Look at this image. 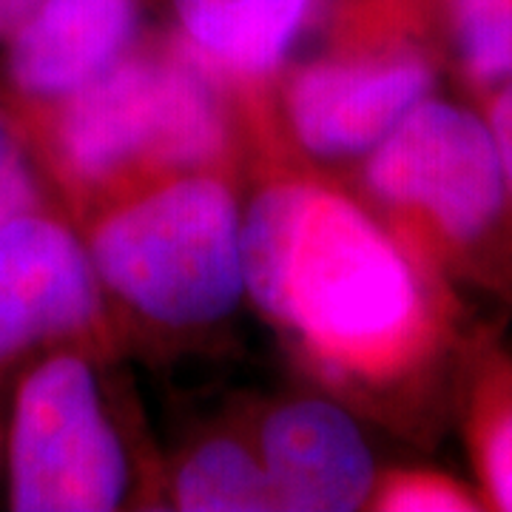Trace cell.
<instances>
[{"label": "cell", "mask_w": 512, "mask_h": 512, "mask_svg": "<svg viewBox=\"0 0 512 512\" xmlns=\"http://www.w3.org/2000/svg\"><path fill=\"white\" fill-rule=\"evenodd\" d=\"M242 279L265 319L325 379L376 387L433 345L419 254L333 185L282 174L242 211Z\"/></svg>", "instance_id": "6da1fadb"}, {"label": "cell", "mask_w": 512, "mask_h": 512, "mask_svg": "<svg viewBox=\"0 0 512 512\" xmlns=\"http://www.w3.org/2000/svg\"><path fill=\"white\" fill-rule=\"evenodd\" d=\"M83 211L177 174L228 168L222 80L180 46L131 55L66 100L12 114Z\"/></svg>", "instance_id": "7a4b0ae2"}, {"label": "cell", "mask_w": 512, "mask_h": 512, "mask_svg": "<svg viewBox=\"0 0 512 512\" xmlns=\"http://www.w3.org/2000/svg\"><path fill=\"white\" fill-rule=\"evenodd\" d=\"M103 293L163 328H205L245 296L228 168L177 174L100 205L83 234Z\"/></svg>", "instance_id": "3957f363"}, {"label": "cell", "mask_w": 512, "mask_h": 512, "mask_svg": "<svg viewBox=\"0 0 512 512\" xmlns=\"http://www.w3.org/2000/svg\"><path fill=\"white\" fill-rule=\"evenodd\" d=\"M362 183L396 225L441 248L481 242L510 205L487 117L433 94L365 154Z\"/></svg>", "instance_id": "277c9868"}, {"label": "cell", "mask_w": 512, "mask_h": 512, "mask_svg": "<svg viewBox=\"0 0 512 512\" xmlns=\"http://www.w3.org/2000/svg\"><path fill=\"white\" fill-rule=\"evenodd\" d=\"M6 461L12 510L106 512L123 504L126 447L80 353H52L20 379Z\"/></svg>", "instance_id": "5b68a950"}, {"label": "cell", "mask_w": 512, "mask_h": 512, "mask_svg": "<svg viewBox=\"0 0 512 512\" xmlns=\"http://www.w3.org/2000/svg\"><path fill=\"white\" fill-rule=\"evenodd\" d=\"M436 89V69L407 46L342 49L288 77L282 109L291 137L313 160H359Z\"/></svg>", "instance_id": "8992f818"}, {"label": "cell", "mask_w": 512, "mask_h": 512, "mask_svg": "<svg viewBox=\"0 0 512 512\" xmlns=\"http://www.w3.org/2000/svg\"><path fill=\"white\" fill-rule=\"evenodd\" d=\"M103 285L83 237L49 211L0 231V367L83 336L100 322Z\"/></svg>", "instance_id": "52a82bcc"}, {"label": "cell", "mask_w": 512, "mask_h": 512, "mask_svg": "<svg viewBox=\"0 0 512 512\" xmlns=\"http://www.w3.org/2000/svg\"><path fill=\"white\" fill-rule=\"evenodd\" d=\"M274 510L353 512L370 504L376 464L365 433L328 399H291L274 407L254 444Z\"/></svg>", "instance_id": "ba28073f"}, {"label": "cell", "mask_w": 512, "mask_h": 512, "mask_svg": "<svg viewBox=\"0 0 512 512\" xmlns=\"http://www.w3.org/2000/svg\"><path fill=\"white\" fill-rule=\"evenodd\" d=\"M137 29V0H46L3 43L15 111L52 106L89 86L131 52Z\"/></svg>", "instance_id": "9c48e42d"}, {"label": "cell", "mask_w": 512, "mask_h": 512, "mask_svg": "<svg viewBox=\"0 0 512 512\" xmlns=\"http://www.w3.org/2000/svg\"><path fill=\"white\" fill-rule=\"evenodd\" d=\"M183 46L222 83L262 86L291 55L311 0H174Z\"/></svg>", "instance_id": "30bf717a"}, {"label": "cell", "mask_w": 512, "mask_h": 512, "mask_svg": "<svg viewBox=\"0 0 512 512\" xmlns=\"http://www.w3.org/2000/svg\"><path fill=\"white\" fill-rule=\"evenodd\" d=\"M171 501L188 512L274 510L259 453L237 436H214L197 444L174 470Z\"/></svg>", "instance_id": "8fae6325"}, {"label": "cell", "mask_w": 512, "mask_h": 512, "mask_svg": "<svg viewBox=\"0 0 512 512\" xmlns=\"http://www.w3.org/2000/svg\"><path fill=\"white\" fill-rule=\"evenodd\" d=\"M458 66L478 89L512 80V0H444Z\"/></svg>", "instance_id": "7c38bea8"}, {"label": "cell", "mask_w": 512, "mask_h": 512, "mask_svg": "<svg viewBox=\"0 0 512 512\" xmlns=\"http://www.w3.org/2000/svg\"><path fill=\"white\" fill-rule=\"evenodd\" d=\"M43 208V185L29 160V146L15 126L12 114L0 109V231L9 222L29 217Z\"/></svg>", "instance_id": "4fadbf2b"}, {"label": "cell", "mask_w": 512, "mask_h": 512, "mask_svg": "<svg viewBox=\"0 0 512 512\" xmlns=\"http://www.w3.org/2000/svg\"><path fill=\"white\" fill-rule=\"evenodd\" d=\"M376 510L387 512H464L478 510L476 498L456 481L436 473H396L376 481L370 495Z\"/></svg>", "instance_id": "5bb4252c"}, {"label": "cell", "mask_w": 512, "mask_h": 512, "mask_svg": "<svg viewBox=\"0 0 512 512\" xmlns=\"http://www.w3.org/2000/svg\"><path fill=\"white\" fill-rule=\"evenodd\" d=\"M478 467L490 501L512 512V402L498 404L481 421Z\"/></svg>", "instance_id": "9a60e30c"}, {"label": "cell", "mask_w": 512, "mask_h": 512, "mask_svg": "<svg viewBox=\"0 0 512 512\" xmlns=\"http://www.w3.org/2000/svg\"><path fill=\"white\" fill-rule=\"evenodd\" d=\"M487 126L493 131L495 148L504 168V183H507V200L512 202V80L498 86L490 100L487 111Z\"/></svg>", "instance_id": "2e32d148"}, {"label": "cell", "mask_w": 512, "mask_h": 512, "mask_svg": "<svg viewBox=\"0 0 512 512\" xmlns=\"http://www.w3.org/2000/svg\"><path fill=\"white\" fill-rule=\"evenodd\" d=\"M46 0H0V43L18 32Z\"/></svg>", "instance_id": "e0dca14e"}]
</instances>
